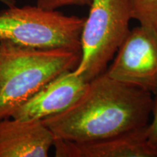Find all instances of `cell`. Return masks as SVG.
Listing matches in <instances>:
<instances>
[{"mask_svg":"<svg viewBox=\"0 0 157 157\" xmlns=\"http://www.w3.org/2000/svg\"><path fill=\"white\" fill-rule=\"evenodd\" d=\"M147 125L90 143H78L55 137L52 146L57 157H157V147L147 137Z\"/></svg>","mask_w":157,"mask_h":157,"instance_id":"8992f818","label":"cell"},{"mask_svg":"<svg viewBox=\"0 0 157 157\" xmlns=\"http://www.w3.org/2000/svg\"><path fill=\"white\" fill-rule=\"evenodd\" d=\"M0 3L5 5L7 7H11L16 5L15 0H0Z\"/></svg>","mask_w":157,"mask_h":157,"instance_id":"7c38bea8","label":"cell"},{"mask_svg":"<svg viewBox=\"0 0 157 157\" xmlns=\"http://www.w3.org/2000/svg\"><path fill=\"white\" fill-rule=\"evenodd\" d=\"M80 58L81 52L36 50L0 41V120L11 117L56 76L75 69Z\"/></svg>","mask_w":157,"mask_h":157,"instance_id":"7a4b0ae2","label":"cell"},{"mask_svg":"<svg viewBox=\"0 0 157 157\" xmlns=\"http://www.w3.org/2000/svg\"><path fill=\"white\" fill-rule=\"evenodd\" d=\"M85 17L38 6H13L0 13V41L36 50L81 52Z\"/></svg>","mask_w":157,"mask_h":157,"instance_id":"3957f363","label":"cell"},{"mask_svg":"<svg viewBox=\"0 0 157 157\" xmlns=\"http://www.w3.org/2000/svg\"><path fill=\"white\" fill-rule=\"evenodd\" d=\"M92 0H36V5L47 10H57L65 6H90Z\"/></svg>","mask_w":157,"mask_h":157,"instance_id":"30bf717a","label":"cell"},{"mask_svg":"<svg viewBox=\"0 0 157 157\" xmlns=\"http://www.w3.org/2000/svg\"><path fill=\"white\" fill-rule=\"evenodd\" d=\"M132 19L157 31V0H131Z\"/></svg>","mask_w":157,"mask_h":157,"instance_id":"9c48e42d","label":"cell"},{"mask_svg":"<svg viewBox=\"0 0 157 157\" xmlns=\"http://www.w3.org/2000/svg\"><path fill=\"white\" fill-rule=\"evenodd\" d=\"M109 77L157 94V31L143 25L129 31L105 70Z\"/></svg>","mask_w":157,"mask_h":157,"instance_id":"5b68a950","label":"cell"},{"mask_svg":"<svg viewBox=\"0 0 157 157\" xmlns=\"http://www.w3.org/2000/svg\"><path fill=\"white\" fill-rule=\"evenodd\" d=\"M89 82L68 71L48 82L15 110L11 117L39 119L62 112L72 105L87 87Z\"/></svg>","mask_w":157,"mask_h":157,"instance_id":"52a82bcc","label":"cell"},{"mask_svg":"<svg viewBox=\"0 0 157 157\" xmlns=\"http://www.w3.org/2000/svg\"><path fill=\"white\" fill-rule=\"evenodd\" d=\"M152 103L151 93L118 82L104 72L88 82L73 105L42 121L56 138L94 142L146 126Z\"/></svg>","mask_w":157,"mask_h":157,"instance_id":"6da1fadb","label":"cell"},{"mask_svg":"<svg viewBox=\"0 0 157 157\" xmlns=\"http://www.w3.org/2000/svg\"><path fill=\"white\" fill-rule=\"evenodd\" d=\"M55 137L42 120H0V157H46Z\"/></svg>","mask_w":157,"mask_h":157,"instance_id":"ba28073f","label":"cell"},{"mask_svg":"<svg viewBox=\"0 0 157 157\" xmlns=\"http://www.w3.org/2000/svg\"><path fill=\"white\" fill-rule=\"evenodd\" d=\"M81 34V58L73 72L90 82L103 74L129 32L131 0H92Z\"/></svg>","mask_w":157,"mask_h":157,"instance_id":"277c9868","label":"cell"},{"mask_svg":"<svg viewBox=\"0 0 157 157\" xmlns=\"http://www.w3.org/2000/svg\"><path fill=\"white\" fill-rule=\"evenodd\" d=\"M154 99H153L151 112L153 114L152 121L150 124H148L146 128L147 137L149 142L157 147V94Z\"/></svg>","mask_w":157,"mask_h":157,"instance_id":"8fae6325","label":"cell"}]
</instances>
